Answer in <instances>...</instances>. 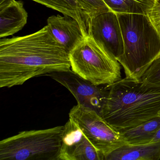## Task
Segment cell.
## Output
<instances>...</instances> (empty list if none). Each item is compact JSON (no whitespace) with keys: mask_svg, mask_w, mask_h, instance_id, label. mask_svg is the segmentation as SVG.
Here are the masks:
<instances>
[{"mask_svg":"<svg viewBox=\"0 0 160 160\" xmlns=\"http://www.w3.org/2000/svg\"><path fill=\"white\" fill-rule=\"evenodd\" d=\"M116 13L146 14L155 0H103Z\"/></svg>","mask_w":160,"mask_h":160,"instance_id":"cell-15","label":"cell"},{"mask_svg":"<svg viewBox=\"0 0 160 160\" xmlns=\"http://www.w3.org/2000/svg\"><path fill=\"white\" fill-rule=\"evenodd\" d=\"M69 118L79 127L92 144L106 157L127 144L122 132L110 125L93 109L78 104L70 110Z\"/></svg>","mask_w":160,"mask_h":160,"instance_id":"cell-6","label":"cell"},{"mask_svg":"<svg viewBox=\"0 0 160 160\" xmlns=\"http://www.w3.org/2000/svg\"><path fill=\"white\" fill-rule=\"evenodd\" d=\"M151 23L160 36V0H155L146 14Z\"/></svg>","mask_w":160,"mask_h":160,"instance_id":"cell-18","label":"cell"},{"mask_svg":"<svg viewBox=\"0 0 160 160\" xmlns=\"http://www.w3.org/2000/svg\"><path fill=\"white\" fill-rule=\"evenodd\" d=\"M160 142L127 144L108 154L105 160H159Z\"/></svg>","mask_w":160,"mask_h":160,"instance_id":"cell-12","label":"cell"},{"mask_svg":"<svg viewBox=\"0 0 160 160\" xmlns=\"http://www.w3.org/2000/svg\"><path fill=\"white\" fill-rule=\"evenodd\" d=\"M71 69L69 53L45 26L26 36L0 40V87L23 85L31 78Z\"/></svg>","mask_w":160,"mask_h":160,"instance_id":"cell-1","label":"cell"},{"mask_svg":"<svg viewBox=\"0 0 160 160\" xmlns=\"http://www.w3.org/2000/svg\"><path fill=\"white\" fill-rule=\"evenodd\" d=\"M45 76L50 77L69 90L78 104L93 109L100 114L108 95V89L94 85L71 69L53 72Z\"/></svg>","mask_w":160,"mask_h":160,"instance_id":"cell-7","label":"cell"},{"mask_svg":"<svg viewBox=\"0 0 160 160\" xmlns=\"http://www.w3.org/2000/svg\"><path fill=\"white\" fill-rule=\"evenodd\" d=\"M58 160H105V157L69 118L64 125Z\"/></svg>","mask_w":160,"mask_h":160,"instance_id":"cell-9","label":"cell"},{"mask_svg":"<svg viewBox=\"0 0 160 160\" xmlns=\"http://www.w3.org/2000/svg\"><path fill=\"white\" fill-rule=\"evenodd\" d=\"M141 84L145 88L160 90V58L151 64L143 75Z\"/></svg>","mask_w":160,"mask_h":160,"instance_id":"cell-16","label":"cell"},{"mask_svg":"<svg viewBox=\"0 0 160 160\" xmlns=\"http://www.w3.org/2000/svg\"><path fill=\"white\" fill-rule=\"evenodd\" d=\"M15 0H0V8H3L13 2Z\"/></svg>","mask_w":160,"mask_h":160,"instance_id":"cell-19","label":"cell"},{"mask_svg":"<svg viewBox=\"0 0 160 160\" xmlns=\"http://www.w3.org/2000/svg\"><path fill=\"white\" fill-rule=\"evenodd\" d=\"M72 71L96 86L121 79V64L88 35L69 53Z\"/></svg>","mask_w":160,"mask_h":160,"instance_id":"cell-5","label":"cell"},{"mask_svg":"<svg viewBox=\"0 0 160 160\" xmlns=\"http://www.w3.org/2000/svg\"><path fill=\"white\" fill-rule=\"evenodd\" d=\"M123 41V53L118 59L125 78L137 82L160 58V36L146 14H117Z\"/></svg>","mask_w":160,"mask_h":160,"instance_id":"cell-3","label":"cell"},{"mask_svg":"<svg viewBox=\"0 0 160 160\" xmlns=\"http://www.w3.org/2000/svg\"><path fill=\"white\" fill-rule=\"evenodd\" d=\"M47 26L55 40L68 53L87 37L78 22L66 15L50 17L48 19Z\"/></svg>","mask_w":160,"mask_h":160,"instance_id":"cell-10","label":"cell"},{"mask_svg":"<svg viewBox=\"0 0 160 160\" xmlns=\"http://www.w3.org/2000/svg\"><path fill=\"white\" fill-rule=\"evenodd\" d=\"M157 117H160V111L158 112V114H157Z\"/></svg>","mask_w":160,"mask_h":160,"instance_id":"cell-21","label":"cell"},{"mask_svg":"<svg viewBox=\"0 0 160 160\" xmlns=\"http://www.w3.org/2000/svg\"><path fill=\"white\" fill-rule=\"evenodd\" d=\"M90 19L98 15L111 11L103 0H76Z\"/></svg>","mask_w":160,"mask_h":160,"instance_id":"cell-17","label":"cell"},{"mask_svg":"<svg viewBox=\"0 0 160 160\" xmlns=\"http://www.w3.org/2000/svg\"><path fill=\"white\" fill-rule=\"evenodd\" d=\"M108 87L100 114L118 131H126L157 117L160 89L145 88L141 82L125 78Z\"/></svg>","mask_w":160,"mask_h":160,"instance_id":"cell-2","label":"cell"},{"mask_svg":"<svg viewBox=\"0 0 160 160\" xmlns=\"http://www.w3.org/2000/svg\"><path fill=\"white\" fill-rule=\"evenodd\" d=\"M151 142H160V128L156 132Z\"/></svg>","mask_w":160,"mask_h":160,"instance_id":"cell-20","label":"cell"},{"mask_svg":"<svg viewBox=\"0 0 160 160\" xmlns=\"http://www.w3.org/2000/svg\"><path fill=\"white\" fill-rule=\"evenodd\" d=\"M160 128V117H157L121 132L126 138L127 144H144L151 142Z\"/></svg>","mask_w":160,"mask_h":160,"instance_id":"cell-14","label":"cell"},{"mask_svg":"<svg viewBox=\"0 0 160 160\" xmlns=\"http://www.w3.org/2000/svg\"><path fill=\"white\" fill-rule=\"evenodd\" d=\"M62 14L72 17L80 25L85 35L89 33L90 18L76 0H32Z\"/></svg>","mask_w":160,"mask_h":160,"instance_id":"cell-13","label":"cell"},{"mask_svg":"<svg viewBox=\"0 0 160 160\" xmlns=\"http://www.w3.org/2000/svg\"><path fill=\"white\" fill-rule=\"evenodd\" d=\"M64 125L22 131L0 142V160H58Z\"/></svg>","mask_w":160,"mask_h":160,"instance_id":"cell-4","label":"cell"},{"mask_svg":"<svg viewBox=\"0 0 160 160\" xmlns=\"http://www.w3.org/2000/svg\"><path fill=\"white\" fill-rule=\"evenodd\" d=\"M89 35L117 60L123 54V37L116 13L109 11L91 18Z\"/></svg>","mask_w":160,"mask_h":160,"instance_id":"cell-8","label":"cell"},{"mask_svg":"<svg viewBox=\"0 0 160 160\" xmlns=\"http://www.w3.org/2000/svg\"><path fill=\"white\" fill-rule=\"evenodd\" d=\"M28 14L22 2L15 1L0 8V38L13 35L27 24Z\"/></svg>","mask_w":160,"mask_h":160,"instance_id":"cell-11","label":"cell"}]
</instances>
